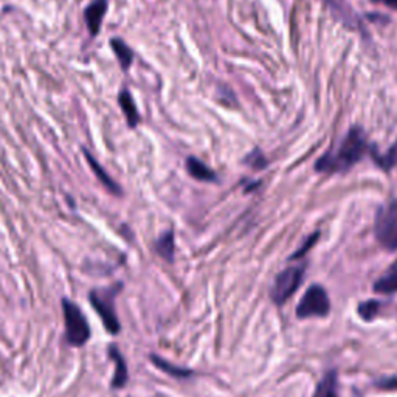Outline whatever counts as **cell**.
Returning a JSON list of instances; mask_svg holds the SVG:
<instances>
[{
    "label": "cell",
    "instance_id": "6da1fadb",
    "mask_svg": "<svg viewBox=\"0 0 397 397\" xmlns=\"http://www.w3.org/2000/svg\"><path fill=\"white\" fill-rule=\"evenodd\" d=\"M366 151V137L360 127H353L335 151H329L317 161L320 172H341L354 166Z\"/></svg>",
    "mask_w": 397,
    "mask_h": 397
},
{
    "label": "cell",
    "instance_id": "7a4b0ae2",
    "mask_svg": "<svg viewBox=\"0 0 397 397\" xmlns=\"http://www.w3.org/2000/svg\"><path fill=\"white\" fill-rule=\"evenodd\" d=\"M64 323H65V335L67 341L72 346H83L90 339V327L87 323L84 314L73 301H63Z\"/></svg>",
    "mask_w": 397,
    "mask_h": 397
},
{
    "label": "cell",
    "instance_id": "3957f363",
    "mask_svg": "<svg viewBox=\"0 0 397 397\" xmlns=\"http://www.w3.org/2000/svg\"><path fill=\"white\" fill-rule=\"evenodd\" d=\"M115 297H117V287L113 289H104V291H92L90 293V302L98 315L103 320V325L107 329V332L115 335L120 332V321L115 311Z\"/></svg>",
    "mask_w": 397,
    "mask_h": 397
},
{
    "label": "cell",
    "instance_id": "277c9868",
    "mask_svg": "<svg viewBox=\"0 0 397 397\" xmlns=\"http://www.w3.org/2000/svg\"><path fill=\"white\" fill-rule=\"evenodd\" d=\"M375 238L387 250H397V200L379 211L375 219Z\"/></svg>",
    "mask_w": 397,
    "mask_h": 397
},
{
    "label": "cell",
    "instance_id": "5b68a950",
    "mask_svg": "<svg viewBox=\"0 0 397 397\" xmlns=\"http://www.w3.org/2000/svg\"><path fill=\"white\" fill-rule=\"evenodd\" d=\"M331 309V302L325 289L321 286H312L307 289L305 297L301 298L297 307L298 318L309 317H326Z\"/></svg>",
    "mask_w": 397,
    "mask_h": 397
},
{
    "label": "cell",
    "instance_id": "8992f818",
    "mask_svg": "<svg viewBox=\"0 0 397 397\" xmlns=\"http://www.w3.org/2000/svg\"><path fill=\"white\" fill-rule=\"evenodd\" d=\"M302 267H287L286 270H282L272 287V300L281 306L282 302H286L292 295L297 292V289L301 286L302 281Z\"/></svg>",
    "mask_w": 397,
    "mask_h": 397
},
{
    "label": "cell",
    "instance_id": "52a82bcc",
    "mask_svg": "<svg viewBox=\"0 0 397 397\" xmlns=\"http://www.w3.org/2000/svg\"><path fill=\"white\" fill-rule=\"evenodd\" d=\"M107 10V0H93V2L86 8V22L89 26V31L92 36H97L99 31L101 22Z\"/></svg>",
    "mask_w": 397,
    "mask_h": 397
},
{
    "label": "cell",
    "instance_id": "ba28073f",
    "mask_svg": "<svg viewBox=\"0 0 397 397\" xmlns=\"http://www.w3.org/2000/svg\"><path fill=\"white\" fill-rule=\"evenodd\" d=\"M374 291L378 293L389 295L397 292V259L389 266L388 270L375 281Z\"/></svg>",
    "mask_w": 397,
    "mask_h": 397
},
{
    "label": "cell",
    "instance_id": "9c48e42d",
    "mask_svg": "<svg viewBox=\"0 0 397 397\" xmlns=\"http://www.w3.org/2000/svg\"><path fill=\"white\" fill-rule=\"evenodd\" d=\"M109 355L111 359L115 363V374H113V380H112V387L113 388H121L126 385L127 382V368H126V362L121 355L120 349L117 346H111L109 348Z\"/></svg>",
    "mask_w": 397,
    "mask_h": 397
},
{
    "label": "cell",
    "instance_id": "30bf717a",
    "mask_svg": "<svg viewBox=\"0 0 397 397\" xmlns=\"http://www.w3.org/2000/svg\"><path fill=\"white\" fill-rule=\"evenodd\" d=\"M186 170L190 172V176L197 179L200 181H216V174H214L210 168L196 157H188L186 160Z\"/></svg>",
    "mask_w": 397,
    "mask_h": 397
},
{
    "label": "cell",
    "instance_id": "8fae6325",
    "mask_svg": "<svg viewBox=\"0 0 397 397\" xmlns=\"http://www.w3.org/2000/svg\"><path fill=\"white\" fill-rule=\"evenodd\" d=\"M118 104L121 107V111L124 112V117L127 120V124L129 127H136L140 121V115L137 111V106L133 103V98L131 97L129 92L123 90L118 95Z\"/></svg>",
    "mask_w": 397,
    "mask_h": 397
},
{
    "label": "cell",
    "instance_id": "7c38bea8",
    "mask_svg": "<svg viewBox=\"0 0 397 397\" xmlns=\"http://www.w3.org/2000/svg\"><path fill=\"white\" fill-rule=\"evenodd\" d=\"M337 389H339L337 373L329 371L318 383L317 391H315L314 397H337Z\"/></svg>",
    "mask_w": 397,
    "mask_h": 397
},
{
    "label": "cell",
    "instance_id": "4fadbf2b",
    "mask_svg": "<svg viewBox=\"0 0 397 397\" xmlns=\"http://www.w3.org/2000/svg\"><path fill=\"white\" fill-rule=\"evenodd\" d=\"M84 156H86V159H87V161H89V165H90V168L93 170V172L97 174V177L101 180V184H103L107 190H109L111 193H113V194H120V186L115 184V181H113L111 177H109V174H107L103 168L99 166V163L98 161L93 159L89 152L87 151H84Z\"/></svg>",
    "mask_w": 397,
    "mask_h": 397
},
{
    "label": "cell",
    "instance_id": "5bb4252c",
    "mask_svg": "<svg viewBox=\"0 0 397 397\" xmlns=\"http://www.w3.org/2000/svg\"><path fill=\"white\" fill-rule=\"evenodd\" d=\"M156 252L159 257L163 258L165 261H172L174 258V233L172 230H168L165 234L157 239L156 242Z\"/></svg>",
    "mask_w": 397,
    "mask_h": 397
},
{
    "label": "cell",
    "instance_id": "9a60e30c",
    "mask_svg": "<svg viewBox=\"0 0 397 397\" xmlns=\"http://www.w3.org/2000/svg\"><path fill=\"white\" fill-rule=\"evenodd\" d=\"M111 45H112V49H113V51H115V55H117V58L120 60L121 69H123V70L129 69V67L132 65V59H133L132 50L123 42V40L117 39V38L112 39Z\"/></svg>",
    "mask_w": 397,
    "mask_h": 397
},
{
    "label": "cell",
    "instance_id": "2e32d148",
    "mask_svg": "<svg viewBox=\"0 0 397 397\" xmlns=\"http://www.w3.org/2000/svg\"><path fill=\"white\" fill-rule=\"evenodd\" d=\"M151 360L154 362V365L161 369V371L168 373L170 375H172V378L185 379V378H191V375H193L191 369H184V368H180V366H174L172 363L166 362L163 359H160V357H157V355H151Z\"/></svg>",
    "mask_w": 397,
    "mask_h": 397
},
{
    "label": "cell",
    "instance_id": "e0dca14e",
    "mask_svg": "<svg viewBox=\"0 0 397 397\" xmlns=\"http://www.w3.org/2000/svg\"><path fill=\"white\" fill-rule=\"evenodd\" d=\"M379 307L380 305L378 301H365V302H362V305L359 306V314H360V317L363 320H373L375 315H378L379 312Z\"/></svg>",
    "mask_w": 397,
    "mask_h": 397
},
{
    "label": "cell",
    "instance_id": "ac0fdd59",
    "mask_svg": "<svg viewBox=\"0 0 397 397\" xmlns=\"http://www.w3.org/2000/svg\"><path fill=\"white\" fill-rule=\"evenodd\" d=\"M375 160H378V163L383 168V170H389L391 166L397 165V145L393 146L391 149L385 154V156L375 157Z\"/></svg>",
    "mask_w": 397,
    "mask_h": 397
},
{
    "label": "cell",
    "instance_id": "d6986e66",
    "mask_svg": "<svg viewBox=\"0 0 397 397\" xmlns=\"http://www.w3.org/2000/svg\"><path fill=\"white\" fill-rule=\"evenodd\" d=\"M317 238H318V233H317V234H314V236H312V238H309V239L306 241V244H305V245H302V247L300 248V250H298V252H295V253H293V257H292V259H295V258H300V257H302V254H305V253H306V252L309 250V248H311V247L314 245V241H315V239H317Z\"/></svg>",
    "mask_w": 397,
    "mask_h": 397
},
{
    "label": "cell",
    "instance_id": "ffe728a7",
    "mask_svg": "<svg viewBox=\"0 0 397 397\" xmlns=\"http://www.w3.org/2000/svg\"><path fill=\"white\" fill-rule=\"evenodd\" d=\"M378 387L379 388H387V389H391V388H397V379H385V380H380L378 382Z\"/></svg>",
    "mask_w": 397,
    "mask_h": 397
},
{
    "label": "cell",
    "instance_id": "44dd1931",
    "mask_svg": "<svg viewBox=\"0 0 397 397\" xmlns=\"http://www.w3.org/2000/svg\"><path fill=\"white\" fill-rule=\"evenodd\" d=\"M374 2H382L388 6H391V8H397V0H374Z\"/></svg>",
    "mask_w": 397,
    "mask_h": 397
}]
</instances>
